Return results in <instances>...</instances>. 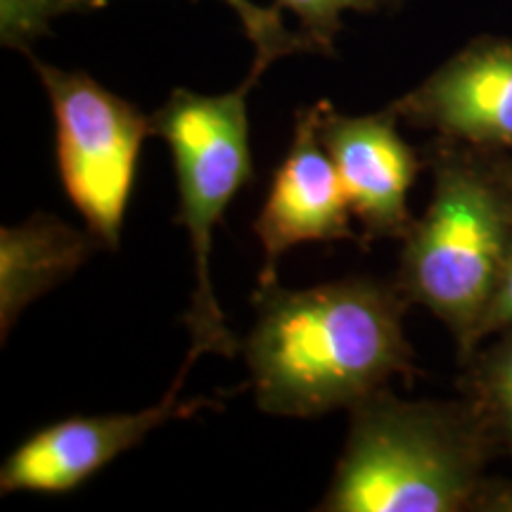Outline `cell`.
Here are the masks:
<instances>
[{
  "label": "cell",
  "instance_id": "cell-1",
  "mask_svg": "<svg viewBox=\"0 0 512 512\" xmlns=\"http://www.w3.org/2000/svg\"><path fill=\"white\" fill-rule=\"evenodd\" d=\"M252 302L256 320L242 351L264 413L318 418L413 373L408 299L396 283L342 278L285 290L273 280L259 283Z\"/></svg>",
  "mask_w": 512,
  "mask_h": 512
},
{
  "label": "cell",
  "instance_id": "cell-2",
  "mask_svg": "<svg viewBox=\"0 0 512 512\" xmlns=\"http://www.w3.org/2000/svg\"><path fill=\"white\" fill-rule=\"evenodd\" d=\"M489 432L475 408L377 389L349 408L323 512H453L475 501Z\"/></svg>",
  "mask_w": 512,
  "mask_h": 512
},
{
  "label": "cell",
  "instance_id": "cell-3",
  "mask_svg": "<svg viewBox=\"0 0 512 512\" xmlns=\"http://www.w3.org/2000/svg\"><path fill=\"white\" fill-rule=\"evenodd\" d=\"M434 162L430 209L403 240L396 285L444 320L470 356L512 254V178L463 152Z\"/></svg>",
  "mask_w": 512,
  "mask_h": 512
},
{
  "label": "cell",
  "instance_id": "cell-4",
  "mask_svg": "<svg viewBox=\"0 0 512 512\" xmlns=\"http://www.w3.org/2000/svg\"><path fill=\"white\" fill-rule=\"evenodd\" d=\"M268 69L256 60L247 79L230 93L202 95L176 88L155 114L150 133L166 140L176 166L178 216L176 223L190 233L195 254V292L183 325L190 332L185 366H195L202 354L235 356L240 342L228 330L209 278L214 226L233 197L252 181L249 150V91Z\"/></svg>",
  "mask_w": 512,
  "mask_h": 512
},
{
  "label": "cell",
  "instance_id": "cell-5",
  "mask_svg": "<svg viewBox=\"0 0 512 512\" xmlns=\"http://www.w3.org/2000/svg\"><path fill=\"white\" fill-rule=\"evenodd\" d=\"M31 62L53 105L62 188L98 245L119 249L150 117L86 72Z\"/></svg>",
  "mask_w": 512,
  "mask_h": 512
},
{
  "label": "cell",
  "instance_id": "cell-6",
  "mask_svg": "<svg viewBox=\"0 0 512 512\" xmlns=\"http://www.w3.org/2000/svg\"><path fill=\"white\" fill-rule=\"evenodd\" d=\"M190 366H181L164 399L138 413H107L67 418L43 427L22 441L0 470V491L31 494H67L114 458L138 446L147 434L169 420L190 418L214 401H181V387Z\"/></svg>",
  "mask_w": 512,
  "mask_h": 512
},
{
  "label": "cell",
  "instance_id": "cell-7",
  "mask_svg": "<svg viewBox=\"0 0 512 512\" xmlns=\"http://www.w3.org/2000/svg\"><path fill=\"white\" fill-rule=\"evenodd\" d=\"M323 102L297 112L290 150L275 171L264 207L254 221V233L264 247L259 283L278 280V261L302 242L351 240L366 247L363 235L351 228V207L335 162L320 143L318 121Z\"/></svg>",
  "mask_w": 512,
  "mask_h": 512
},
{
  "label": "cell",
  "instance_id": "cell-8",
  "mask_svg": "<svg viewBox=\"0 0 512 512\" xmlns=\"http://www.w3.org/2000/svg\"><path fill=\"white\" fill-rule=\"evenodd\" d=\"M396 124L399 117L389 107L377 114L347 117L332 110L328 100L318 121L320 143L335 162L366 245L377 238L406 240L415 223L408 211V192L420 162Z\"/></svg>",
  "mask_w": 512,
  "mask_h": 512
},
{
  "label": "cell",
  "instance_id": "cell-9",
  "mask_svg": "<svg viewBox=\"0 0 512 512\" xmlns=\"http://www.w3.org/2000/svg\"><path fill=\"white\" fill-rule=\"evenodd\" d=\"M389 110L448 140L512 147V41L477 38Z\"/></svg>",
  "mask_w": 512,
  "mask_h": 512
},
{
  "label": "cell",
  "instance_id": "cell-10",
  "mask_svg": "<svg viewBox=\"0 0 512 512\" xmlns=\"http://www.w3.org/2000/svg\"><path fill=\"white\" fill-rule=\"evenodd\" d=\"M53 214H34L0 230V335L3 339L31 302L79 271L95 245Z\"/></svg>",
  "mask_w": 512,
  "mask_h": 512
},
{
  "label": "cell",
  "instance_id": "cell-11",
  "mask_svg": "<svg viewBox=\"0 0 512 512\" xmlns=\"http://www.w3.org/2000/svg\"><path fill=\"white\" fill-rule=\"evenodd\" d=\"M105 0H0V38L3 46L27 50L34 38L48 31L53 19L74 10L98 8ZM240 17L242 29L256 48V60L271 64L292 53H316L302 31L285 29L278 8H261L252 0H223Z\"/></svg>",
  "mask_w": 512,
  "mask_h": 512
},
{
  "label": "cell",
  "instance_id": "cell-12",
  "mask_svg": "<svg viewBox=\"0 0 512 512\" xmlns=\"http://www.w3.org/2000/svg\"><path fill=\"white\" fill-rule=\"evenodd\" d=\"M496 347L477 358L472 370L475 411L486 432L501 439L512 451V330Z\"/></svg>",
  "mask_w": 512,
  "mask_h": 512
},
{
  "label": "cell",
  "instance_id": "cell-13",
  "mask_svg": "<svg viewBox=\"0 0 512 512\" xmlns=\"http://www.w3.org/2000/svg\"><path fill=\"white\" fill-rule=\"evenodd\" d=\"M387 0H275L278 10H290L299 19V31L316 53L332 55L344 12H375Z\"/></svg>",
  "mask_w": 512,
  "mask_h": 512
},
{
  "label": "cell",
  "instance_id": "cell-14",
  "mask_svg": "<svg viewBox=\"0 0 512 512\" xmlns=\"http://www.w3.org/2000/svg\"><path fill=\"white\" fill-rule=\"evenodd\" d=\"M498 330H512V254L508 266H505V273L501 278V285L494 294V302H491L489 311L482 320V328H479V342L486 335Z\"/></svg>",
  "mask_w": 512,
  "mask_h": 512
}]
</instances>
